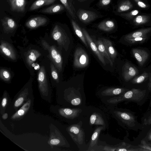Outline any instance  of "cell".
Masks as SVG:
<instances>
[{
	"label": "cell",
	"mask_w": 151,
	"mask_h": 151,
	"mask_svg": "<svg viewBox=\"0 0 151 151\" xmlns=\"http://www.w3.org/2000/svg\"><path fill=\"white\" fill-rule=\"evenodd\" d=\"M31 103V100H29L12 116L11 119L14 120L21 118L26 114L29 109Z\"/></svg>",
	"instance_id": "obj_18"
},
{
	"label": "cell",
	"mask_w": 151,
	"mask_h": 151,
	"mask_svg": "<svg viewBox=\"0 0 151 151\" xmlns=\"http://www.w3.org/2000/svg\"><path fill=\"white\" fill-rule=\"evenodd\" d=\"M149 74L146 72H144L141 75L136 76L132 81L133 84H138L145 81L149 77Z\"/></svg>",
	"instance_id": "obj_36"
},
{
	"label": "cell",
	"mask_w": 151,
	"mask_h": 151,
	"mask_svg": "<svg viewBox=\"0 0 151 151\" xmlns=\"http://www.w3.org/2000/svg\"><path fill=\"white\" fill-rule=\"evenodd\" d=\"M150 36L139 37L125 40L128 44L131 45L139 44L144 43L147 40Z\"/></svg>",
	"instance_id": "obj_34"
},
{
	"label": "cell",
	"mask_w": 151,
	"mask_h": 151,
	"mask_svg": "<svg viewBox=\"0 0 151 151\" xmlns=\"http://www.w3.org/2000/svg\"><path fill=\"white\" fill-rule=\"evenodd\" d=\"M89 63V57L85 50L82 48H77L74 54V67L77 68H84L88 65Z\"/></svg>",
	"instance_id": "obj_4"
},
{
	"label": "cell",
	"mask_w": 151,
	"mask_h": 151,
	"mask_svg": "<svg viewBox=\"0 0 151 151\" xmlns=\"http://www.w3.org/2000/svg\"><path fill=\"white\" fill-rule=\"evenodd\" d=\"M90 123L92 125H104L105 124L103 118L96 113H93L90 116Z\"/></svg>",
	"instance_id": "obj_28"
},
{
	"label": "cell",
	"mask_w": 151,
	"mask_h": 151,
	"mask_svg": "<svg viewBox=\"0 0 151 151\" xmlns=\"http://www.w3.org/2000/svg\"><path fill=\"white\" fill-rule=\"evenodd\" d=\"M128 89L124 88H107L103 91L101 93L104 96H112L120 95Z\"/></svg>",
	"instance_id": "obj_22"
},
{
	"label": "cell",
	"mask_w": 151,
	"mask_h": 151,
	"mask_svg": "<svg viewBox=\"0 0 151 151\" xmlns=\"http://www.w3.org/2000/svg\"><path fill=\"white\" fill-rule=\"evenodd\" d=\"M28 94V90L25 89L19 94L18 97L15 101L14 103V106L17 108L20 106L24 102L26 99Z\"/></svg>",
	"instance_id": "obj_33"
},
{
	"label": "cell",
	"mask_w": 151,
	"mask_h": 151,
	"mask_svg": "<svg viewBox=\"0 0 151 151\" xmlns=\"http://www.w3.org/2000/svg\"><path fill=\"white\" fill-rule=\"evenodd\" d=\"M61 139L54 133H52L48 141V143L51 146L61 145Z\"/></svg>",
	"instance_id": "obj_35"
},
{
	"label": "cell",
	"mask_w": 151,
	"mask_h": 151,
	"mask_svg": "<svg viewBox=\"0 0 151 151\" xmlns=\"http://www.w3.org/2000/svg\"><path fill=\"white\" fill-rule=\"evenodd\" d=\"M58 111L62 116L68 119H72L76 117L81 111L78 109L61 108Z\"/></svg>",
	"instance_id": "obj_17"
},
{
	"label": "cell",
	"mask_w": 151,
	"mask_h": 151,
	"mask_svg": "<svg viewBox=\"0 0 151 151\" xmlns=\"http://www.w3.org/2000/svg\"><path fill=\"white\" fill-rule=\"evenodd\" d=\"M56 0H37L35 1L30 7L29 10L33 11L42 6L47 5L54 3Z\"/></svg>",
	"instance_id": "obj_26"
},
{
	"label": "cell",
	"mask_w": 151,
	"mask_h": 151,
	"mask_svg": "<svg viewBox=\"0 0 151 151\" xmlns=\"http://www.w3.org/2000/svg\"><path fill=\"white\" fill-rule=\"evenodd\" d=\"M132 52L139 65L141 66L144 65L149 58V54L145 50L134 48L132 50Z\"/></svg>",
	"instance_id": "obj_11"
},
{
	"label": "cell",
	"mask_w": 151,
	"mask_h": 151,
	"mask_svg": "<svg viewBox=\"0 0 151 151\" xmlns=\"http://www.w3.org/2000/svg\"><path fill=\"white\" fill-rule=\"evenodd\" d=\"M150 19V17L147 15H139L134 18L133 22L135 25H140L147 23Z\"/></svg>",
	"instance_id": "obj_32"
},
{
	"label": "cell",
	"mask_w": 151,
	"mask_h": 151,
	"mask_svg": "<svg viewBox=\"0 0 151 151\" xmlns=\"http://www.w3.org/2000/svg\"><path fill=\"white\" fill-rule=\"evenodd\" d=\"M42 44L44 48L48 51L50 59L58 70L61 71L62 69L63 61L59 51L54 46H51L45 41L42 40Z\"/></svg>",
	"instance_id": "obj_3"
},
{
	"label": "cell",
	"mask_w": 151,
	"mask_h": 151,
	"mask_svg": "<svg viewBox=\"0 0 151 151\" xmlns=\"http://www.w3.org/2000/svg\"><path fill=\"white\" fill-rule=\"evenodd\" d=\"M103 128V126H101L97 127L96 129L91 136L89 149H92L96 145L99 135Z\"/></svg>",
	"instance_id": "obj_30"
},
{
	"label": "cell",
	"mask_w": 151,
	"mask_h": 151,
	"mask_svg": "<svg viewBox=\"0 0 151 151\" xmlns=\"http://www.w3.org/2000/svg\"><path fill=\"white\" fill-rule=\"evenodd\" d=\"M148 89L149 91H151V76L150 77L149 82L148 84Z\"/></svg>",
	"instance_id": "obj_47"
},
{
	"label": "cell",
	"mask_w": 151,
	"mask_h": 151,
	"mask_svg": "<svg viewBox=\"0 0 151 151\" xmlns=\"http://www.w3.org/2000/svg\"><path fill=\"white\" fill-rule=\"evenodd\" d=\"M0 49L1 51L8 58L12 60L16 58V55L14 49L8 42L1 41Z\"/></svg>",
	"instance_id": "obj_13"
},
{
	"label": "cell",
	"mask_w": 151,
	"mask_h": 151,
	"mask_svg": "<svg viewBox=\"0 0 151 151\" xmlns=\"http://www.w3.org/2000/svg\"><path fill=\"white\" fill-rule=\"evenodd\" d=\"M55 67L53 64L52 63L51 64L50 68L52 77L54 80L57 82H58V76Z\"/></svg>",
	"instance_id": "obj_39"
},
{
	"label": "cell",
	"mask_w": 151,
	"mask_h": 151,
	"mask_svg": "<svg viewBox=\"0 0 151 151\" xmlns=\"http://www.w3.org/2000/svg\"><path fill=\"white\" fill-rule=\"evenodd\" d=\"M4 30L9 32L14 30L17 27V24L12 19L7 17H4L1 20Z\"/></svg>",
	"instance_id": "obj_20"
},
{
	"label": "cell",
	"mask_w": 151,
	"mask_h": 151,
	"mask_svg": "<svg viewBox=\"0 0 151 151\" xmlns=\"http://www.w3.org/2000/svg\"><path fill=\"white\" fill-rule=\"evenodd\" d=\"M64 6L60 4H56L41 10L40 12L43 13L53 14L59 12L64 9Z\"/></svg>",
	"instance_id": "obj_27"
},
{
	"label": "cell",
	"mask_w": 151,
	"mask_h": 151,
	"mask_svg": "<svg viewBox=\"0 0 151 151\" xmlns=\"http://www.w3.org/2000/svg\"><path fill=\"white\" fill-rule=\"evenodd\" d=\"M40 55V53L37 50H30L27 52L26 55L27 62L29 65H31Z\"/></svg>",
	"instance_id": "obj_24"
},
{
	"label": "cell",
	"mask_w": 151,
	"mask_h": 151,
	"mask_svg": "<svg viewBox=\"0 0 151 151\" xmlns=\"http://www.w3.org/2000/svg\"><path fill=\"white\" fill-rule=\"evenodd\" d=\"M95 42L100 52L104 57H105L108 60L110 65L111 67H112L113 63L108 54L102 40L101 39H99Z\"/></svg>",
	"instance_id": "obj_21"
},
{
	"label": "cell",
	"mask_w": 151,
	"mask_h": 151,
	"mask_svg": "<svg viewBox=\"0 0 151 151\" xmlns=\"http://www.w3.org/2000/svg\"><path fill=\"white\" fill-rule=\"evenodd\" d=\"M47 21V19L46 18L38 16L31 19L27 21L26 23V26L30 29L35 28L45 24Z\"/></svg>",
	"instance_id": "obj_15"
},
{
	"label": "cell",
	"mask_w": 151,
	"mask_h": 151,
	"mask_svg": "<svg viewBox=\"0 0 151 151\" xmlns=\"http://www.w3.org/2000/svg\"><path fill=\"white\" fill-rule=\"evenodd\" d=\"M7 102V99L6 97H4L2 100L1 102V106L4 108L6 106Z\"/></svg>",
	"instance_id": "obj_45"
},
{
	"label": "cell",
	"mask_w": 151,
	"mask_h": 151,
	"mask_svg": "<svg viewBox=\"0 0 151 151\" xmlns=\"http://www.w3.org/2000/svg\"><path fill=\"white\" fill-rule=\"evenodd\" d=\"M78 1H84L85 0H78Z\"/></svg>",
	"instance_id": "obj_50"
},
{
	"label": "cell",
	"mask_w": 151,
	"mask_h": 151,
	"mask_svg": "<svg viewBox=\"0 0 151 151\" xmlns=\"http://www.w3.org/2000/svg\"><path fill=\"white\" fill-rule=\"evenodd\" d=\"M11 10L19 12H24L26 4L25 0H8Z\"/></svg>",
	"instance_id": "obj_16"
},
{
	"label": "cell",
	"mask_w": 151,
	"mask_h": 151,
	"mask_svg": "<svg viewBox=\"0 0 151 151\" xmlns=\"http://www.w3.org/2000/svg\"><path fill=\"white\" fill-rule=\"evenodd\" d=\"M8 117V114L7 113H5L3 114L2 116V118L4 119H6Z\"/></svg>",
	"instance_id": "obj_48"
},
{
	"label": "cell",
	"mask_w": 151,
	"mask_h": 151,
	"mask_svg": "<svg viewBox=\"0 0 151 151\" xmlns=\"http://www.w3.org/2000/svg\"><path fill=\"white\" fill-rule=\"evenodd\" d=\"M145 138L147 140L151 142V130H150L147 134Z\"/></svg>",
	"instance_id": "obj_46"
},
{
	"label": "cell",
	"mask_w": 151,
	"mask_h": 151,
	"mask_svg": "<svg viewBox=\"0 0 151 151\" xmlns=\"http://www.w3.org/2000/svg\"><path fill=\"white\" fill-rule=\"evenodd\" d=\"M77 15L80 20L85 23H90L98 17V15L95 12L81 9L78 11Z\"/></svg>",
	"instance_id": "obj_9"
},
{
	"label": "cell",
	"mask_w": 151,
	"mask_h": 151,
	"mask_svg": "<svg viewBox=\"0 0 151 151\" xmlns=\"http://www.w3.org/2000/svg\"><path fill=\"white\" fill-rule=\"evenodd\" d=\"M138 146L146 151H151V144L147 143L145 140H142L140 144Z\"/></svg>",
	"instance_id": "obj_40"
},
{
	"label": "cell",
	"mask_w": 151,
	"mask_h": 151,
	"mask_svg": "<svg viewBox=\"0 0 151 151\" xmlns=\"http://www.w3.org/2000/svg\"><path fill=\"white\" fill-rule=\"evenodd\" d=\"M82 30L85 36L87 42L93 52L104 65H106V64L104 57L99 52L96 44L94 42L87 31L84 28H83Z\"/></svg>",
	"instance_id": "obj_8"
},
{
	"label": "cell",
	"mask_w": 151,
	"mask_h": 151,
	"mask_svg": "<svg viewBox=\"0 0 151 151\" xmlns=\"http://www.w3.org/2000/svg\"><path fill=\"white\" fill-rule=\"evenodd\" d=\"M0 75L1 78L5 81H8L10 79V76L9 73L5 69L1 70Z\"/></svg>",
	"instance_id": "obj_38"
},
{
	"label": "cell",
	"mask_w": 151,
	"mask_h": 151,
	"mask_svg": "<svg viewBox=\"0 0 151 151\" xmlns=\"http://www.w3.org/2000/svg\"><path fill=\"white\" fill-rule=\"evenodd\" d=\"M138 73L137 68L129 62L126 63L122 67V75L126 81H129Z\"/></svg>",
	"instance_id": "obj_7"
},
{
	"label": "cell",
	"mask_w": 151,
	"mask_h": 151,
	"mask_svg": "<svg viewBox=\"0 0 151 151\" xmlns=\"http://www.w3.org/2000/svg\"><path fill=\"white\" fill-rule=\"evenodd\" d=\"M143 123L145 125L151 124V110L146 114L143 121Z\"/></svg>",
	"instance_id": "obj_41"
},
{
	"label": "cell",
	"mask_w": 151,
	"mask_h": 151,
	"mask_svg": "<svg viewBox=\"0 0 151 151\" xmlns=\"http://www.w3.org/2000/svg\"><path fill=\"white\" fill-rule=\"evenodd\" d=\"M139 12L138 10H134L127 13L121 14L120 16L126 19L130 20L132 19Z\"/></svg>",
	"instance_id": "obj_37"
},
{
	"label": "cell",
	"mask_w": 151,
	"mask_h": 151,
	"mask_svg": "<svg viewBox=\"0 0 151 151\" xmlns=\"http://www.w3.org/2000/svg\"><path fill=\"white\" fill-rule=\"evenodd\" d=\"M68 130L72 138L79 143H82L84 138V133L79 125H73L69 127Z\"/></svg>",
	"instance_id": "obj_10"
},
{
	"label": "cell",
	"mask_w": 151,
	"mask_h": 151,
	"mask_svg": "<svg viewBox=\"0 0 151 151\" xmlns=\"http://www.w3.org/2000/svg\"><path fill=\"white\" fill-rule=\"evenodd\" d=\"M116 115L125 127L128 129L137 131L143 127L137 121L134 113L128 111H118L115 112Z\"/></svg>",
	"instance_id": "obj_2"
},
{
	"label": "cell",
	"mask_w": 151,
	"mask_h": 151,
	"mask_svg": "<svg viewBox=\"0 0 151 151\" xmlns=\"http://www.w3.org/2000/svg\"><path fill=\"white\" fill-rule=\"evenodd\" d=\"M111 1V0H100L99 4L101 6H106L109 4Z\"/></svg>",
	"instance_id": "obj_44"
},
{
	"label": "cell",
	"mask_w": 151,
	"mask_h": 151,
	"mask_svg": "<svg viewBox=\"0 0 151 151\" xmlns=\"http://www.w3.org/2000/svg\"><path fill=\"white\" fill-rule=\"evenodd\" d=\"M133 7V4L129 0H125L119 4L117 11L119 12H123L130 9Z\"/></svg>",
	"instance_id": "obj_31"
},
{
	"label": "cell",
	"mask_w": 151,
	"mask_h": 151,
	"mask_svg": "<svg viewBox=\"0 0 151 151\" xmlns=\"http://www.w3.org/2000/svg\"><path fill=\"white\" fill-rule=\"evenodd\" d=\"M149 106L150 107H151V100L150 101V105H149Z\"/></svg>",
	"instance_id": "obj_49"
},
{
	"label": "cell",
	"mask_w": 151,
	"mask_h": 151,
	"mask_svg": "<svg viewBox=\"0 0 151 151\" xmlns=\"http://www.w3.org/2000/svg\"><path fill=\"white\" fill-rule=\"evenodd\" d=\"M151 35V27L141 29L125 35L124 40L139 37Z\"/></svg>",
	"instance_id": "obj_14"
},
{
	"label": "cell",
	"mask_w": 151,
	"mask_h": 151,
	"mask_svg": "<svg viewBox=\"0 0 151 151\" xmlns=\"http://www.w3.org/2000/svg\"><path fill=\"white\" fill-rule=\"evenodd\" d=\"M81 103V100L79 98H76L73 99L71 101V104L74 106L79 105Z\"/></svg>",
	"instance_id": "obj_43"
},
{
	"label": "cell",
	"mask_w": 151,
	"mask_h": 151,
	"mask_svg": "<svg viewBox=\"0 0 151 151\" xmlns=\"http://www.w3.org/2000/svg\"><path fill=\"white\" fill-rule=\"evenodd\" d=\"M38 86L40 90L43 95H47L49 88L45 68L42 66L39 71L38 76Z\"/></svg>",
	"instance_id": "obj_6"
},
{
	"label": "cell",
	"mask_w": 151,
	"mask_h": 151,
	"mask_svg": "<svg viewBox=\"0 0 151 151\" xmlns=\"http://www.w3.org/2000/svg\"><path fill=\"white\" fill-rule=\"evenodd\" d=\"M73 19L76 18V12L72 1L68 0H60Z\"/></svg>",
	"instance_id": "obj_29"
},
{
	"label": "cell",
	"mask_w": 151,
	"mask_h": 151,
	"mask_svg": "<svg viewBox=\"0 0 151 151\" xmlns=\"http://www.w3.org/2000/svg\"><path fill=\"white\" fill-rule=\"evenodd\" d=\"M108 149L106 150L119 151H146V150L140 147L138 145L133 146L130 144L124 142L121 143L118 147L110 148L106 147Z\"/></svg>",
	"instance_id": "obj_12"
},
{
	"label": "cell",
	"mask_w": 151,
	"mask_h": 151,
	"mask_svg": "<svg viewBox=\"0 0 151 151\" xmlns=\"http://www.w3.org/2000/svg\"><path fill=\"white\" fill-rule=\"evenodd\" d=\"M71 22L76 34L84 44L88 47L87 43L82 30L74 20L72 19Z\"/></svg>",
	"instance_id": "obj_23"
},
{
	"label": "cell",
	"mask_w": 151,
	"mask_h": 151,
	"mask_svg": "<svg viewBox=\"0 0 151 151\" xmlns=\"http://www.w3.org/2000/svg\"><path fill=\"white\" fill-rule=\"evenodd\" d=\"M52 35L58 44L67 50L69 45V39L67 34L61 27L57 25H55L52 30Z\"/></svg>",
	"instance_id": "obj_5"
},
{
	"label": "cell",
	"mask_w": 151,
	"mask_h": 151,
	"mask_svg": "<svg viewBox=\"0 0 151 151\" xmlns=\"http://www.w3.org/2000/svg\"><path fill=\"white\" fill-rule=\"evenodd\" d=\"M137 5L140 7L142 8H145L147 7L148 6L141 0H134Z\"/></svg>",
	"instance_id": "obj_42"
},
{
	"label": "cell",
	"mask_w": 151,
	"mask_h": 151,
	"mask_svg": "<svg viewBox=\"0 0 151 151\" xmlns=\"http://www.w3.org/2000/svg\"><path fill=\"white\" fill-rule=\"evenodd\" d=\"M146 90L132 88L125 92L120 95L110 99L108 102L116 104L124 101L133 102L139 105H142L147 97Z\"/></svg>",
	"instance_id": "obj_1"
},
{
	"label": "cell",
	"mask_w": 151,
	"mask_h": 151,
	"mask_svg": "<svg viewBox=\"0 0 151 151\" xmlns=\"http://www.w3.org/2000/svg\"><path fill=\"white\" fill-rule=\"evenodd\" d=\"M115 27L113 21L110 20H105L102 22L98 25V28L102 30L109 32L113 30Z\"/></svg>",
	"instance_id": "obj_25"
},
{
	"label": "cell",
	"mask_w": 151,
	"mask_h": 151,
	"mask_svg": "<svg viewBox=\"0 0 151 151\" xmlns=\"http://www.w3.org/2000/svg\"><path fill=\"white\" fill-rule=\"evenodd\" d=\"M101 40L108 54L114 63L117 53L113 47L112 43L109 40L105 38H102Z\"/></svg>",
	"instance_id": "obj_19"
}]
</instances>
